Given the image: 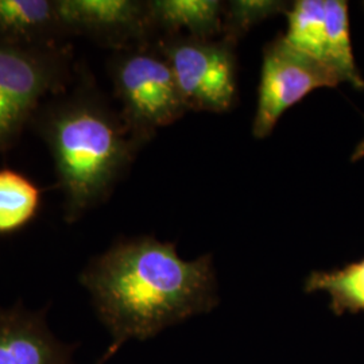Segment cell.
I'll use <instances>...</instances> for the list:
<instances>
[{"instance_id":"6da1fadb","label":"cell","mask_w":364,"mask_h":364,"mask_svg":"<svg viewBox=\"0 0 364 364\" xmlns=\"http://www.w3.org/2000/svg\"><path fill=\"white\" fill-rule=\"evenodd\" d=\"M80 284L114 340L109 355L219 304L212 255L182 259L174 243L149 235L119 240L92 258Z\"/></svg>"},{"instance_id":"7a4b0ae2","label":"cell","mask_w":364,"mask_h":364,"mask_svg":"<svg viewBox=\"0 0 364 364\" xmlns=\"http://www.w3.org/2000/svg\"><path fill=\"white\" fill-rule=\"evenodd\" d=\"M31 123L50 150L68 223L105 203L144 146L85 73Z\"/></svg>"},{"instance_id":"3957f363","label":"cell","mask_w":364,"mask_h":364,"mask_svg":"<svg viewBox=\"0 0 364 364\" xmlns=\"http://www.w3.org/2000/svg\"><path fill=\"white\" fill-rule=\"evenodd\" d=\"M70 43L25 45L0 38V153L16 144L48 96L73 80Z\"/></svg>"},{"instance_id":"277c9868","label":"cell","mask_w":364,"mask_h":364,"mask_svg":"<svg viewBox=\"0 0 364 364\" xmlns=\"http://www.w3.org/2000/svg\"><path fill=\"white\" fill-rule=\"evenodd\" d=\"M108 73L120 103L119 114L144 144L159 129L189 112L169 63L156 49V42L114 52Z\"/></svg>"},{"instance_id":"5b68a950","label":"cell","mask_w":364,"mask_h":364,"mask_svg":"<svg viewBox=\"0 0 364 364\" xmlns=\"http://www.w3.org/2000/svg\"><path fill=\"white\" fill-rule=\"evenodd\" d=\"M169 63L189 111L227 112L237 102V57L234 41L173 34L156 39Z\"/></svg>"},{"instance_id":"8992f818","label":"cell","mask_w":364,"mask_h":364,"mask_svg":"<svg viewBox=\"0 0 364 364\" xmlns=\"http://www.w3.org/2000/svg\"><path fill=\"white\" fill-rule=\"evenodd\" d=\"M341 80L329 68L293 48L284 36L263 49L258 105L252 135L263 139L273 132L279 117L317 88H333Z\"/></svg>"},{"instance_id":"52a82bcc","label":"cell","mask_w":364,"mask_h":364,"mask_svg":"<svg viewBox=\"0 0 364 364\" xmlns=\"http://www.w3.org/2000/svg\"><path fill=\"white\" fill-rule=\"evenodd\" d=\"M287 42L329 68L341 82L364 90V78L352 50L348 3L344 0H297L287 13Z\"/></svg>"},{"instance_id":"ba28073f","label":"cell","mask_w":364,"mask_h":364,"mask_svg":"<svg viewBox=\"0 0 364 364\" xmlns=\"http://www.w3.org/2000/svg\"><path fill=\"white\" fill-rule=\"evenodd\" d=\"M57 11L68 37L84 36L114 52L156 42L149 0H57Z\"/></svg>"},{"instance_id":"9c48e42d","label":"cell","mask_w":364,"mask_h":364,"mask_svg":"<svg viewBox=\"0 0 364 364\" xmlns=\"http://www.w3.org/2000/svg\"><path fill=\"white\" fill-rule=\"evenodd\" d=\"M0 364H76L75 347L53 332L45 311L18 302L0 309Z\"/></svg>"},{"instance_id":"30bf717a","label":"cell","mask_w":364,"mask_h":364,"mask_svg":"<svg viewBox=\"0 0 364 364\" xmlns=\"http://www.w3.org/2000/svg\"><path fill=\"white\" fill-rule=\"evenodd\" d=\"M0 38L25 45L64 43L57 0H0Z\"/></svg>"},{"instance_id":"8fae6325","label":"cell","mask_w":364,"mask_h":364,"mask_svg":"<svg viewBox=\"0 0 364 364\" xmlns=\"http://www.w3.org/2000/svg\"><path fill=\"white\" fill-rule=\"evenodd\" d=\"M149 7L156 38L173 34L193 38L223 37L224 1L149 0Z\"/></svg>"},{"instance_id":"7c38bea8","label":"cell","mask_w":364,"mask_h":364,"mask_svg":"<svg viewBox=\"0 0 364 364\" xmlns=\"http://www.w3.org/2000/svg\"><path fill=\"white\" fill-rule=\"evenodd\" d=\"M305 293L326 291L336 316L364 312V259L331 272H312L304 284Z\"/></svg>"},{"instance_id":"4fadbf2b","label":"cell","mask_w":364,"mask_h":364,"mask_svg":"<svg viewBox=\"0 0 364 364\" xmlns=\"http://www.w3.org/2000/svg\"><path fill=\"white\" fill-rule=\"evenodd\" d=\"M41 201V188L25 174L0 169V235L22 230L36 218Z\"/></svg>"},{"instance_id":"5bb4252c","label":"cell","mask_w":364,"mask_h":364,"mask_svg":"<svg viewBox=\"0 0 364 364\" xmlns=\"http://www.w3.org/2000/svg\"><path fill=\"white\" fill-rule=\"evenodd\" d=\"M290 1L281 0H231L224 1L223 37L239 42L260 22L281 13H287Z\"/></svg>"},{"instance_id":"9a60e30c","label":"cell","mask_w":364,"mask_h":364,"mask_svg":"<svg viewBox=\"0 0 364 364\" xmlns=\"http://www.w3.org/2000/svg\"><path fill=\"white\" fill-rule=\"evenodd\" d=\"M364 158V136L363 139L359 142V144H356V147H355V150H353V153H352L351 156V162H358V161H360V159H363Z\"/></svg>"},{"instance_id":"2e32d148","label":"cell","mask_w":364,"mask_h":364,"mask_svg":"<svg viewBox=\"0 0 364 364\" xmlns=\"http://www.w3.org/2000/svg\"><path fill=\"white\" fill-rule=\"evenodd\" d=\"M363 7H364V3H363Z\"/></svg>"}]
</instances>
